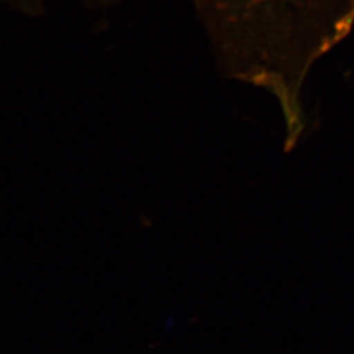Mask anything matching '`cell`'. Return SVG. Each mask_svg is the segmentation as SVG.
Returning a JSON list of instances; mask_svg holds the SVG:
<instances>
[]
</instances>
